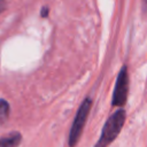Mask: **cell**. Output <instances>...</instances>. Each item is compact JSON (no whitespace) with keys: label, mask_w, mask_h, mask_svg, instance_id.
I'll use <instances>...</instances> for the list:
<instances>
[{"label":"cell","mask_w":147,"mask_h":147,"mask_svg":"<svg viewBox=\"0 0 147 147\" xmlns=\"http://www.w3.org/2000/svg\"><path fill=\"white\" fill-rule=\"evenodd\" d=\"M6 8V5H5V2H3V0H0V13L3 10Z\"/></svg>","instance_id":"7"},{"label":"cell","mask_w":147,"mask_h":147,"mask_svg":"<svg viewBox=\"0 0 147 147\" xmlns=\"http://www.w3.org/2000/svg\"><path fill=\"white\" fill-rule=\"evenodd\" d=\"M125 116L126 114L124 109H118L113 115H110V117L105 123L100 139L98 140L94 147H107L110 142H113L116 139V137L119 134L124 125Z\"/></svg>","instance_id":"1"},{"label":"cell","mask_w":147,"mask_h":147,"mask_svg":"<svg viewBox=\"0 0 147 147\" xmlns=\"http://www.w3.org/2000/svg\"><path fill=\"white\" fill-rule=\"evenodd\" d=\"M22 141L20 132H10L0 138V147H18Z\"/></svg>","instance_id":"4"},{"label":"cell","mask_w":147,"mask_h":147,"mask_svg":"<svg viewBox=\"0 0 147 147\" xmlns=\"http://www.w3.org/2000/svg\"><path fill=\"white\" fill-rule=\"evenodd\" d=\"M9 116V103L3 100L0 99V123H5L8 119Z\"/></svg>","instance_id":"5"},{"label":"cell","mask_w":147,"mask_h":147,"mask_svg":"<svg viewBox=\"0 0 147 147\" xmlns=\"http://www.w3.org/2000/svg\"><path fill=\"white\" fill-rule=\"evenodd\" d=\"M127 92H129V75H127V68L126 65H123L122 69L118 72L114 94H113V106L122 107L125 105L127 99Z\"/></svg>","instance_id":"3"},{"label":"cell","mask_w":147,"mask_h":147,"mask_svg":"<svg viewBox=\"0 0 147 147\" xmlns=\"http://www.w3.org/2000/svg\"><path fill=\"white\" fill-rule=\"evenodd\" d=\"M145 2H146V3H147V0H145Z\"/></svg>","instance_id":"8"},{"label":"cell","mask_w":147,"mask_h":147,"mask_svg":"<svg viewBox=\"0 0 147 147\" xmlns=\"http://www.w3.org/2000/svg\"><path fill=\"white\" fill-rule=\"evenodd\" d=\"M91 107H92V100L90 98H86L82 102V105L79 106V108L76 113L75 119L72 122L70 133H69V138H68V144H69L70 147H75L77 145V142L79 141V138L82 136L84 125L86 123L87 116H88L90 110H91Z\"/></svg>","instance_id":"2"},{"label":"cell","mask_w":147,"mask_h":147,"mask_svg":"<svg viewBox=\"0 0 147 147\" xmlns=\"http://www.w3.org/2000/svg\"><path fill=\"white\" fill-rule=\"evenodd\" d=\"M40 15H41V17H47V15H48V7H42L41 10H40Z\"/></svg>","instance_id":"6"}]
</instances>
